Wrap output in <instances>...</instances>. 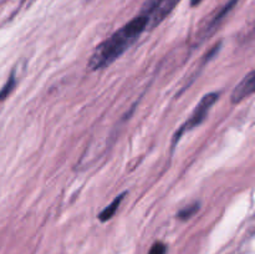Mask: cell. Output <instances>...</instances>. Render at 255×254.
I'll use <instances>...</instances> for the list:
<instances>
[{
  "mask_svg": "<svg viewBox=\"0 0 255 254\" xmlns=\"http://www.w3.org/2000/svg\"><path fill=\"white\" fill-rule=\"evenodd\" d=\"M149 26L147 16L139 14L133 17L131 21L125 24L121 29L111 35L109 39L102 41L94 54L91 55L89 61V66L91 70H102L110 66L114 61H116L129 46L134 44L141 36L142 32Z\"/></svg>",
  "mask_w": 255,
  "mask_h": 254,
  "instance_id": "1",
  "label": "cell"
},
{
  "mask_svg": "<svg viewBox=\"0 0 255 254\" xmlns=\"http://www.w3.org/2000/svg\"><path fill=\"white\" fill-rule=\"evenodd\" d=\"M218 99H219L218 92H209V94L204 95V96L202 97V100L198 102V105H197V107L194 109V111L192 112V115L189 116V119L182 125L181 128H179L178 131H177V133L174 134L172 146L174 147V144H177V142L179 141V138H181L186 132L191 131V129H193L194 127L199 126V125L206 120V117L208 116L209 114V110H211L212 106L218 101Z\"/></svg>",
  "mask_w": 255,
  "mask_h": 254,
  "instance_id": "2",
  "label": "cell"
},
{
  "mask_svg": "<svg viewBox=\"0 0 255 254\" xmlns=\"http://www.w3.org/2000/svg\"><path fill=\"white\" fill-rule=\"evenodd\" d=\"M181 0H146L141 14L147 16L149 22L148 27H156L161 21H163L176 5Z\"/></svg>",
  "mask_w": 255,
  "mask_h": 254,
  "instance_id": "3",
  "label": "cell"
},
{
  "mask_svg": "<svg viewBox=\"0 0 255 254\" xmlns=\"http://www.w3.org/2000/svg\"><path fill=\"white\" fill-rule=\"evenodd\" d=\"M255 89V72L251 71L238 85H237L236 89L233 90L231 95V102L233 105L239 104V102L243 101L244 99H247L248 96H251L254 92Z\"/></svg>",
  "mask_w": 255,
  "mask_h": 254,
  "instance_id": "4",
  "label": "cell"
},
{
  "mask_svg": "<svg viewBox=\"0 0 255 254\" xmlns=\"http://www.w3.org/2000/svg\"><path fill=\"white\" fill-rule=\"evenodd\" d=\"M125 196H126V193H122V194H120V196H117L116 198H115L114 201H112L111 203H110L109 206H107L106 208H105L104 211L101 212V213H100V216H99L100 221H101V222L110 221V219H111L112 217H114L115 214H116L117 209H119V207H120V204H121V202L124 201Z\"/></svg>",
  "mask_w": 255,
  "mask_h": 254,
  "instance_id": "5",
  "label": "cell"
},
{
  "mask_svg": "<svg viewBox=\"0 0 255 254\" xmlns=\"http://www.w3.org/2000/svg\"><path fill=\"white\" fill-rule=\"evenodd\" d=\"M198 211H199V203L189 204V206H187L186 208L182 209L177 217H178V219H181V221H187V219H189L191 217H193Z\"/></svg>",
  "mask_w": 255,
  "mask_h": 254,
  "instance_id": "6",
  "label": "cell"
},
{
  "mask_svg": "<svg viewBox=\"0 0 255 254\" xmlns=\"http://www.w3.org/2000/svg\"><path fill=\"white\" fill-rule=\"evenodd\" d=\"M14 86H15V76L14 74H11L10 75L9 80H7V84H5L4 87L1 89V91H0V100L6 99V97L10 95V92L12 91V89H14Z\"/></svg>",
  "mask_w": 255,
  "mask_h": 254,
  "instance_id": "7",
  "label": "cell"
},
{
  "mask_svg": "<svg viewBox=\"0 0 255 254\" xmlns=\"http://www.w3.org/2000/svg\"><path fill=\"white\" fill-rule=\"evenodd\" d=\"M148 254H167V246L162 242H156L151 247Z\"/></svg>",
  "mask_w": 255,
  "mask_h": 254,
  "instance_id": "8",
  "label": "cell"
},
{
  "mask_svg": "<svg viewBox=\"0 0 255 254\" xmlns=\"http://www.w3.org/2000/svg\"><path fill=\"white\" fill-rule=\"evenodd\" d=\"M202 2V0H191V6H197Z\"/></svg>",
  "mask_w": 255,
  "mask_h": 254,
  "instance_id": "9",
  "label": "cell"
}]
</instances>
